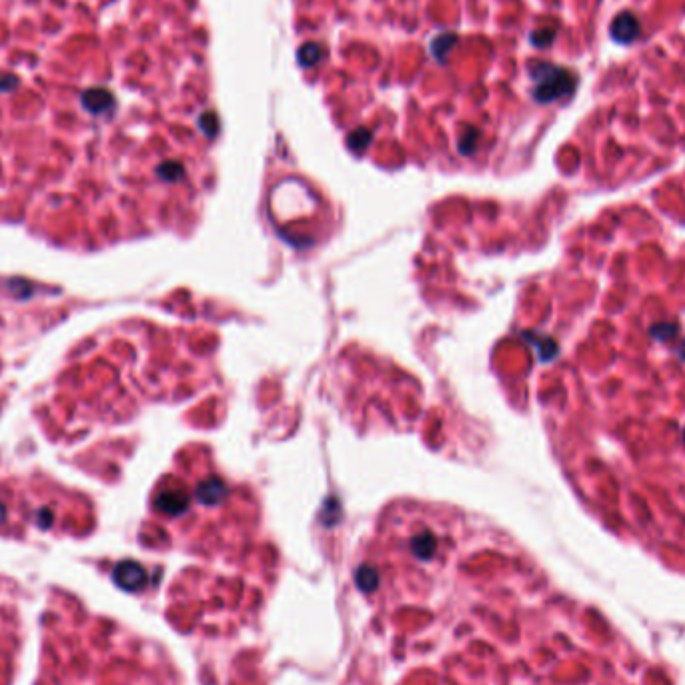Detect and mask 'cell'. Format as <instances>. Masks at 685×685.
<instances>
[{
    "label": "cell",
    "mask_w": 685,
    "mask_h": 685,
    "mask_svg": "<svg viewBox=\"0 0 685 685\" xmlns=\"http://www.w3.org/2000/svg\"><path fill=\"white\" fill-rule=\"evenodd\" d=\"M531 79L535 82L533 97L537 102H553L559 97L569 95L575 88V77L561 66L551 62L537 61L529 66Z\"/></svg>",
    "instance_id": "obj_1"
},
{
    "label": "cell",
    "mask_w": 685,
    "mask_h": 685,
    "mask_svg": "<svg viewBox=\"0 0 685 685\" xmlns=\"http://www.w3.org/2000/svg\"><path fill=\"white\" fill-rule=\"evenodd\" d=\"M641 26L631 12H621L611 22V39L619 44H631L639 37Z\"/></svg>",
    "instance_id": "obj_2"
},
{
    "label": "cell",
    "mask_w": 685,
    "mask_h": 685,
    "mask_svg": "<svg viewBox=\"0 0 685 685\" xmlns=\"http://www.w3.org/2000/svg\"><path fill=\"white\" fill-rule=\"evenodd\" d=\"M369 141H371V133L369 131H365V128H359V131H355L351 137H349V144L353 146V148H363V146H367L369 144Z\"/></svg>",
    "instance_id": "obj_10"
},
{
    "label": "cell",
    "mask_w": 685,
    "mask_h": 685,
    "mask_svg": "<svg viewBox=\"0 0 685 685\" xmlns=\"http://www.w3.org/2000/svg\"><path fill=\"white\" fill-rule=\"evenodd\" d=\"M199 124H201V128L209 135V137H213V135H217V131H219V119H217V115L215 113H202L201 115V119H199Z\"/></svg>",
    "instance_id": "obj_8"
},
{
    "label": "cell",
    "mask_w": 685,
    "mask_h": 685,
    "mask_svg": "<svg viewBox=\"0 0 685 685\" xmlns=\"http://www.w3.org/2000/svg\"><path fill=\"white\" fill-rule=\"evenodd\" d=\"M457 44V35L455 32H441L431 41V55L439 62L447 61L449 52L453 50V46Z\"/></svg>",
    "instance_id": "obj_5"
},
{
    "label": "cell",
    "mask_w": 685,
    "mask_h": 685,
    "mask_svg": "<svg viewBox=\"0 0 685 685\" xmlns=\"http://www.w3.org/2000/svg\"><path fill=\"white\" fill-rule=\"evenodd\" d=\"M81 102L88 113L102 115V113H108L115 106V97L106 88H86L82 93Z\"/></svg>",
    "instance_id": "obj_3"
},
{
    "label": "cell",
    "mask_w": 685,
    "mask_h": 685,
    "mask_svg": "<svg viewBox=\"0 0 685 685\" xmlns=\"http://www.w3.org/2000/svg\"><path fill=\"white\" fill-rule=\"evenodd\" d=\"M477 139H479V131L467 126V128H465V135L461 137V146H459L461 153H463V155L471 153V151L475 148V144H477Z\"/></svg>",
    "instance_id": "obj_9"
},
{
    "label": "cell",
    "mask_w": 685,
    "mask_h": 685,
    "mask_svg": "<svg viewBox=\"0 0 685 685\" xmlns=\"http://www.w3.org/2000/svg\"><path fill=\"white\" fill-rule=\"evenodd\" d=\"M115 579L124 589L135 591V589H141L144 583V571L137 563H122L115 571Z\"/></svg>",
    "instance_id": "obj_4"
},
{
    "label": "cell",
    "mask_w": 685,
    "mask_h": 685,
    "mask_svg": "<svg viewBox=\"0 0 685 685\" xmlns=\"http://www.w3.org/2000/svg\"><path fill=\"white\" fill-rule=\"evenodd\" d=\"M322 57H325V50L319 42H305L297 52V61L302 68L315 66L317 62H321Z\"/></svg>",
    "instance_id": "obj_6"
},
{
    "label": "cell",
    "mask_w": 685,
    "mask_h": 685,
    "mask_svg": "<svg viewBox=\"0 0 685 685\" xmlns=\"http://www.w3.org/2000/svg\"><path fill=\"white\" fill-rule=\"evenodd\" d=\"M553 39H555V28H541V30H537V32L531 35V42H533L537 48L549 46V44L553 42Z\"/></svg>",
    "instance_id": "obj_7"
},
{
    "label": "cell",
    "mask_w": 685,
    "mask_h": 685,
    "mask_svg": "<svg viewBox=\"0 0 685 685\" xmlns=\"http://www.w3.org/2000/svg\"><path fill=\"white\" fill-rule=\"evenodd\" d=\"M17 84H19V79H17V77H12V75H6V77H2V79H0V90H2V93H8V90H12Z\"/></svg>",
    "instance_id": "obj_11"
}]
</instances>
